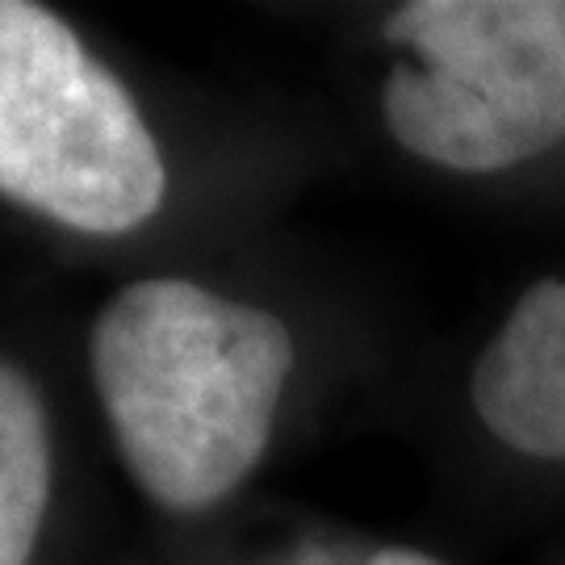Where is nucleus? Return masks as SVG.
<instances>
[{"label": "nucleus", "mask_w": 565, "mask_h": 565, "mask_svg": "<svg viewBox=\"0 0 565 565\" xmlns=\"http://www.w3.org/2000/svg\"><path fill=\"white\" fill-rule=\"evenodd\" d=\"M88 356L135 482L168 511H205L260 461L294 340L268 310L163 277L105 306Z\"/></svg>", "instance_id": "f257e3e1"}, {"label": "nucleus", "mask_w": 565, "mask_h": 565, "mask_svg": "<svg viewBox=\"0 0 565 565\" xmlns=\"http://www.w3.org/2000/svg\"><path fill=\"white\" fill-rule=\"evenodd\" d=\"M473 406L503 445L565 461V281L515 302L473 369Z\"/></svg>", "instance_id": "20e7f679"}, {"label": "nucleus", "mask_w": 565, "mask_h": 565, "mask_svg": "<svg viewBox=\"0 0 565 565\" xmlns=\"http://www.w3.org/2000/svg\"><path fill=\"white\" fill-rule=\"evenodd\" d=\"M385 34L415 55L385 126L419 160L499 172L565 139V0H415Z\"/></svg>", "instance_id": "7ed1b4c3"}, {"label": "nucleus", "mask_w": 565, "mask_h": 565, "mask_svg": "<svg viewBox=\"0 0 565 565\" xmlns=\"http://www.w3.org/2000/svg\"><path fill=\"white\" fill-rule=\"evenodd\" d=\"M369 565H445L427 553H415V548H382Z\"/></svg>", "instance_id": "423d86ee"}, {"label": "nucleus", "mask_w": 565, "mask_h": 565, "mask_svg": "<svg viewBox=\"0 0 565 565\" xmlns=\"http://www.w3.org/2000/svg\"><path fill=\"white\" fill-rule=\"evenodd\" d=\"M51 499V436L34 385L0 361V565H25Z\"/></svg>", "instance_id": "39448f33"}, {"label": "nucleus", "mask_w": 565, "mask_h": 565, "mask_svg": "<svg viewBox=\"0 0 565 565\" xmlns=\"http://www.w3.org/2000/svg\"><path fill=\"white\" fill-rule=\"evenodd\" d=\"M163 189L160 147L118 76L51 9L0 0V193L72 231L121 235Z\"/></svg>", "instance_id": "f03ea898"}]
</instances>
